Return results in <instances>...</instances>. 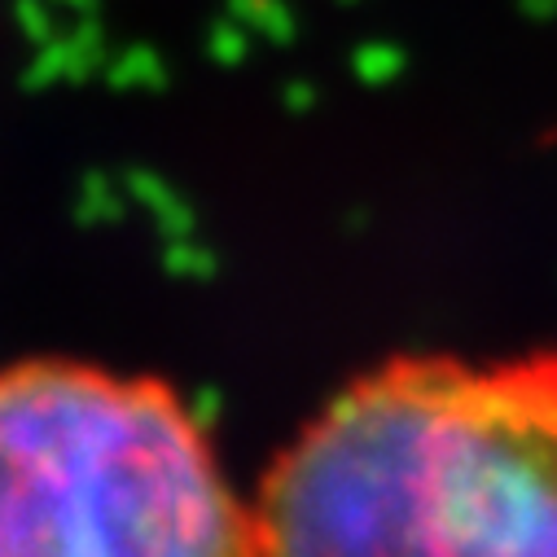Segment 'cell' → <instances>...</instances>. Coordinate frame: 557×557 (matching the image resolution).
<instances>
[{"mask_svg": "<svg viewBox=\"0 0 557 557\" xmlns=\"http://www.w3.org/2000/svg\"><path fill=\"white\" fill-rule=\"evenodd\" d=\"M259 557H557V351L391 356L282 448Z\"/></svg>", "mask_w": 557, "mask_h": 557, "instance_id": "obj_1", "label": "cell"}, {"mask_svg": "<svg viewBox=\"0 0 557 557\" xmlns=\"http://www.w3.org/2000/svg\"><path fill=\"white\" fill-rule=\"evenodd\" d=\"M0 557H259L255 505L150 373L0 364Z\"/></svg>", "mask_w": 557, "mask_h": 557, "instance_id": "obj_2", "label": "cell"}]
</instances>
